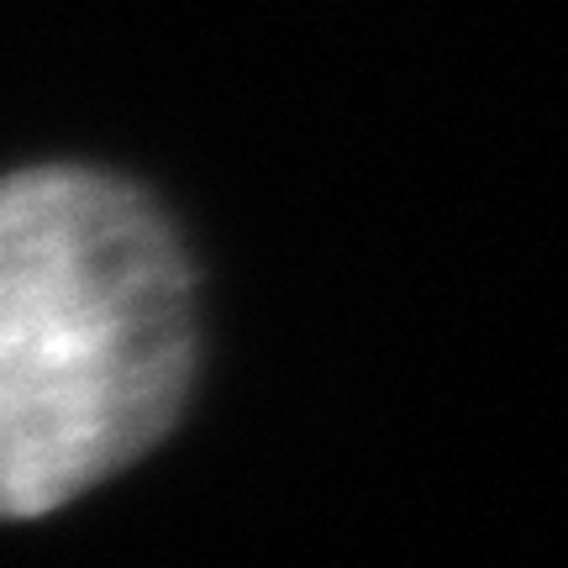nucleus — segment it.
<instances>
[{
    "label": "nucleus",
    "instance_id": "f257e3e1",
    "mask_svg": "<svg viewBox=\"0 0 568 568\" xmlns=\"http://www.w3.org/2000/svg\"><path fill=\"white\" fill-rule=\"evenodd\" d=\"M201 280L174 216L95 163L0 174V521L148 458L201 379Z\"/></svg>",
    "mask_w": 568,
    "mask_h": 568
}]
</instances>
